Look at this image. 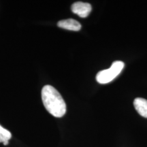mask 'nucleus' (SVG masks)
<instances>
[{
	"label": "nucleus",
	"instance_id": "f257e3e1",
	"mask_svg": "<svg viewBox=\"0 0 147 147\" xmlns=\"http://www.w3.org/2000/svg\"><path fill=\"white\" fill-rule=\"evenodd\" d=\"M42 100L48 112L53 117L60 118L66 113V104L63 97L55 88L46 85L42 89Z\"/></svg>",
	"mask_w": 147,
	"mask_h": 147
},
{
	"label": "nucleus",
	"instance_id": "20e7f679",
	"mask_svg": "<svg viewBox=\"0 0 147 147\" xmlns=\"http://www.w3.org/2000/svg\"><path fill=\"white\" fill-rule=\"evenodd\" d=\"M59 27L62 29H67V30L74 31L77 32L81 29V25L80 23L76 20L72 19V18H68V19L61 20L59 21L57 23Z\"/></svg>",
	"mask_w": 147,
	"mask_h": 147
},
{
	"label": "nucleus",
	"instance_id": "7ed1b4c3",
	"mask_svg": "<svg viewBox=\"0 0 147 147\" xmlns=\"http://www.w3.org/2000/svg\"><path fill=\"white\" fill-rule=\"evenodd\" d=\"M71 9L73 13L77 14L81 18H86L89 15L90 12H91L92 7L91 5L89 3L78 1V2L74 3L71 5Z\"/></svg>",
	"mask_w": 147,
	"mask_h": 147
},
{
	"label": "nucleus",
	"instance_id": "0eeeda50",
	"mask_svg": "<svg viewBox=\"0 0 147 147\" xmlns=\"http://www.w3.org/2000/svg\"><path fill=\"white\" fill-rule=\"evenodd\" d=\"M8 144V142H3V145H7Z\"/></svg>",
	"mask_w": 147,
	"mask_h": 147
},
{
	"label": "nucleus",
	"instance_id": "39448f33",
	"mask_svg": "<svg viewBox=\"0 0 147 147\" xmlns=\"http://www.w3.org/2000/svg\"><path fill=\"white\" fill-rule=\"evenodd\" d=\"M134 106L138 114L144 118H147V100L142 97L134 100Z\"/></svg>",
	"mask_w": 147,
	"mask_h": 147
},
{
	"label": "nucleus",
	"instance_id": "f03ea898",
	"mask_svg": "<svg viewBox=\"0 0 147 147\" xmlns=\"http://www.w3.org/2000/svg\"><path fill=\"white\" fill-rule=\"evenodd\" d=\"M125 64L121 61H114L110 68L99 71L96 76V80L100 84L109 83L121 72Z\"/></svg>",
	"mask_w": 147,
	"mask_h": 147
},
{
	"label": "nucleus",
	"instance_id": "423d86ee",
	"mask_svg": "<svg viewBox=\"0 0 147 147\" xmlns=\"http://www.w3.org/2000/svg\"><path fill=\"white\" fill-rule=\"evenodd\" d=\"M12 138V134L8 129L0 125V142H8Z\"/></svg>",
	"mask_w": 147,
	"mask_h": 147
}]
</instances>
